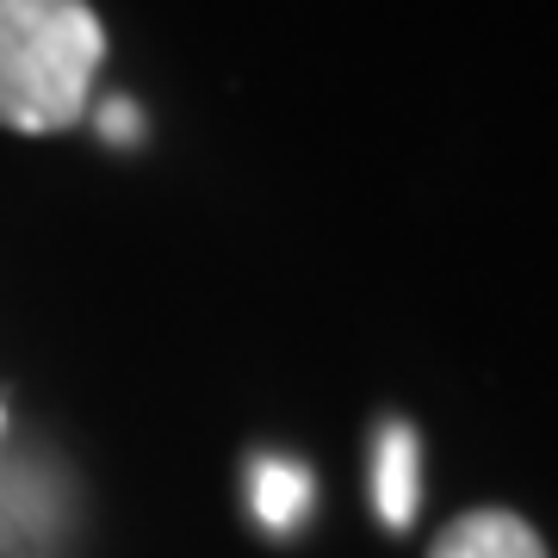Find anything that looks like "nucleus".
I'll use <instances>...</instances> for the list:
<instances>
[{"label":"nucleus","instance_id":"f257e3e1","mask_svg":"<svg viewBox=\"0 0 558 558\" xmlns=\"http://www.w3.org/2000/svg\"><path fill=\"white\" fill-rule=\"evenodd\" d=\"M106 25L87 0H0V124L57 137L87 119Z\"/></svg>","mask_w":558,"mask_h":558},{"label":"nucleus","instance_id":"f03ea898","mask_svg":"<svg viewBox=\"0 0 558 558\" xmlns=\"http://www.w3.org/2000/svg\"><path fill=\"white\" fill-rule=\"evenodd\" d=\"M428 558H546V539L515 509H465L435 534Z\"/></svg>","mask_w":558,"mask_h":558},{"label":"nucleus","instance_id":"7ed1b4c3","mask_svg":"<svg viewBox=\"0 0 558 558\" xmlns=\"http://www.w3.org/2000/svg\"><path fill=\"white\" fill-rule=\"evenodd\" d=\"M248 502H255V515L267 534H292L304 521V509H311V472L292 465V459H279V453H260L248 465Z\"/></svg>","mask_w":558,"mask_h":558},{"label":"nucleus","instance_id":"20e7f679","mask_svg":"<svg viewBox=\"0 0 558 558\" xmlns=\"http://www.w3.org/2000/svg\"><path fill=\"white\" fill-rule=\"evenodd\" d=\"M373 490H379V515L385 527H410L416 521V435L391 422L379 435V472H373Z\"/></svg>","mask_w":558,"mask_h":558},{"label":"nucleus","instance_id":"39448f33","mask_svg":"<svg viewBox=\"0 0 558 558\" xmlns=\"http://www.w3.org/2000/svg\"><path fill=\"white\" fill-rule=\"evenodd\" d=\"M106 131H112V137H131V112H124V106H112V112H106Z\"/></svg>","mask_w":558,"mask_h":558},{"label":"nucleus","instance_id":"423d86ee","mask_svg":"<svg viewBox=\"0 0 558 558\" xmlns=\"http://www.w3.org/2000/svg\"><path fill=\"white\" fill-rule=\"evenodd\" d=\"M0 422H7V416H0Z\"/></svg>","mask_w":558,"mask_h":558}]
</instances>
